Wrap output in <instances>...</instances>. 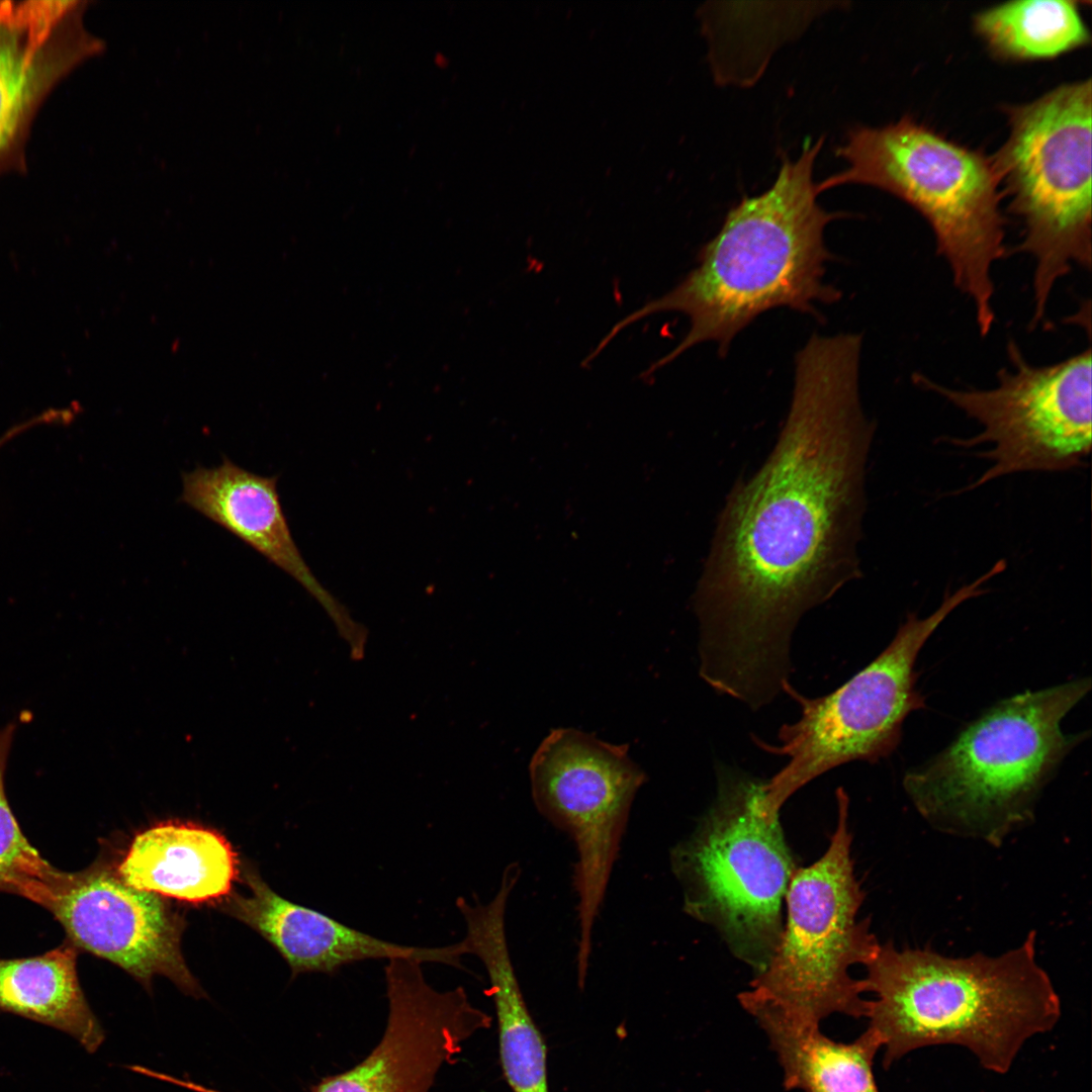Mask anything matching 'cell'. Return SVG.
Returning <instances> with one entry per match:
<instances>
[{
    "mask_svg": "<svg viewBox=\"0 0 1092 1092\" xmlns=\"http://www.w3.org/2000/svg\"><path fill=\"white\" fill-rule=\"evenodd\" d=\"M869 1027L884 1067L935 1044L971 1051L987 1070L1008 1072L1030 1037L1054 1028L1059 995L1036 959V933L997 956L946 957L880 943L864 966Z\"/></svg>",
    "mask_w": 1092,
    "mask_h": 1092,
    "instance_id": "3957f363",
    "label": "cell"
},
{
    "mask_svg": "<svg viewBox=\"0 0 1092 1092\" xmlns=\"http://www.w3.org/2000/svg\"><path fill=\"white\" fill-rule=\"evenodd\" d=\"M860 348L847 333L808 340L771 454L721 513L695 599L699 671L718 694L774 700L801 617L860 574L875 432L859 399Z\"/></svg>",
    "mask_w": 1092,
    "mask_h": 1092,
    "instance_id": "6da1fadb",
    "label": "cell"
},
{
    "mask_svg": "<svg viewBox=\"0 0 1092 1092\" xmlns=\"http://www.w3.org/2000/svg\"><path fill=\"white\" fill-rule=\"evenodd\" d=\"M1080 2L1009 1L980 11L974 27L997 57L1052 59L1089 42Z\"/></svg>",
    "mask_w": 1092,
    "mask_h": 1092,
    "instance_id": "ffe728a7",
    "label": "cell"
},
{
    "mask_svg": "<svg viewBox=\"0 0 1092 1092\" xmlns=\"http://www.w3.org/2000/svg\"><path fill=\"white\" fill-rule=\"evenodd\" d=\"M529 771L536 808L574 844L575 966L579 973H585L593 953L594 926L631 805L646 776L630 758L627 745L611 744L571 728L554 729L544 738Z\"/></svg>",
    "mask_w": 1092,
    "mask_h": 1092,
    "instance_id": "8fae6325",
    "label": "cell"
},
{
    "mask_svg": "<svg viewBox=\"0 0 1092 1092\" xmlns=\"http://www.w3.org/2000/svg\"><path fill=\"white\" fill-rule=\"evenodd\" d=\"M992 578L993 573L986 571L946 593L924 618L909 614L885 650L834 692L808 698L790 681L784 685L783 692L800 707V717L781 727L777 745L754 738L764 751L788 757L763 784L761 806L768 818H779L787 800L822 774L854 760L876 762L895 750L904 720L924 706L915 687L919 651L942 621L963 603L983 595L984 584Z\"/></svg>",
    "mask_w": 1092,
    "mask_h": 1092,
    "instance_id": "9c48e42d",
    "label": "cell"
},
{
    "mask_svg": "<svg viewBox=\"0 0 1092 1092\" xmlns=\"http://www.w3.org/2000/svg\"><path fill=\"white\" fill-rule=\"evenodd\" d=\"M1080 678L1008 698L944 750L904 778L919 814L936 829L997 846L1033 818L1035 801L1079 736L1064 717L1090 690Z\"/></svg>",
    "mask_w": 1092,
    "mask_h": 1092,
    "instance_id": "277c9868",
    "label": "cell"
},
{
    "mask_svg": "<svg viewBox=\"0 0 1092 1092\" xmlns=\"http://www.w3.org/2000/svg\"><path fill=\"white\" fill-rule=\"evenodd\" d=\"M835 155L846 167L817 183L818 193L869 185L920 212L954 285L973 303L980 333L987 335L995 321L992 269L1008 252L991 159L906 115L880 127L850 128Z\"/></svg>",
    "mask_w": 1092,
    "mask_h": 1092,
    "instance_id": "5b68a950",
    "label": "cell"
},
{
    "mask_svg": "<svg viewBox=\"0 0 1092 1092\" xmlns=\"http://www.w3.org/2000/svg\"><path fill=\"white\" fill-rule=\"evenodd\" d=\"M116 871L129 886L191 903L230 894L238 876L236 852L218 832L168 822L134 836Z\"/></svg>",
    "mask_w": 1092,
    "mask_h": 1092,
    "instance_id": "e0dca14e",
    "label": "cell"
},
{
    "mask_svg": "<svg viewBox=\"0 0 1092 1092\" xmlns=\"http://www.w3.org/2000/svg\"><path fill=\"white\" fill-rule=\"evenodd\" d=\"M388 1015L380 1041L356 1066L324 1078L311 1092H429L438 1072L491 1017L463 987L439 991L422 963L395 959L384 968ZM199 1092H220L201 1086Z\"/></svg>",
    "mask_w": 1092,
    "mask_h": 1092,
    "instance_id": "7c38bea8",
    "label": "cell"
},
{
    "mask_svg": "<svg viewBox=\"0 0 1092 1092\" xmlns=\"http://www.w3.org/2000/svg\"><path fill=\"white\" fill-rule=\"evenodd\" d=\"M27 32L0 20V156L51 80L53 63Z\"/></svg>",
    "mask_w": 1092,
    "mask_h": 1092,
    "instance_id": "7402d4cb",
    "label": "cell"
},
{
    "mask_svg": "<svg viewBox=\"0 0 1092 1092\" xmlns=\"http://www.w3.org/2000/svg\"><path fill=\"white\" fill-rule=\"evenodd\" d=\"M77 954L68 940L40 956L0 959V1010L65 1032L93 1054L105 1031L79 983Z\"/></svg>",
    "mask_w": 1092,
    "mask_h": 1092,
    "instance_id": "d6986e66",
    "label": "cell"
},
{
    "mask_svg": "<svg viewBox=\"0 0 1092 1092\" xmlns=\"http://www.w3.org/2000/svg\"><path fill=\"white\" fill-rule=\"evenodd\" d=\"M835 795L837 824L830 843L818 860L794 872L781 939L764 969L738 995L743 1008L767 1006L815 1025L833 1013L867 1017L864 982L849 970L866 966L880 942L869 919L858 918L866 893L853 869L849 799L841 787Z\"/></svg>",
    "mask_w": 1092,
    "mask_h": 1092,
    "instance_id": "ba28073f",
    "label": "cell"
},
{
    "mask_svg": "<svg viewBox=\"0 0 1092 1092\" xmlns=\"http://www.w3.org/2000/svg\"><path fill=\"white\" fill-rule=\"evenodd\" d=\"M823 141L806 145L796 160L783 155L774 184L742 197L727 212L700 250L697 266L671 290L615 324L598 347L604 350L622 330L651 314H686L687 335L644 372L648 376L703 342H716L724 355L734 337L766 310L789 307L816 315V303L839 299V290L823 282L833 257L823 234L830 221L847 214L828 212L817 201L813 168Z\"/></svg>",
    "mask_w": 1092,
    "mask_h": 1092,
    "instance_id": "7a4b0ae2",
    "label": "cell"
},
{
    "mask_svg": "<svg viewBox=\"0 0 1092 1092\" xmlns=\"http://www.w3.org/2000/svg\"><path fill=\"white\" fill-rule=\"evenodd\" d=\"M716 771V798L670 850L671 871L684 911L759 973L781 939L782 904L798 867L780 819L762 811L764 781L724 764Z\"/></svg>",
    "mask_w": 1092,
    "mask_h": 1092,
    "instance_id": "8992f818",
    "label": "cell"
},
{
    "mask_svg": "<svg viewBox=\"0 0 1092 1092\" xmlns=\"http://www.w3.org/2000/svg\"><path fill=\"white\" fill-rule=\"evenodd\" d=\"M1011 368L998 373L988 389H953L915 373L921 388L945 398L981 426L970 438H950L953 446L990 444L980 457L990 466L959 492L1024 472H1062L1084 465L1092 445L1091 349L1061 362L1035 366L1009 341Z\"/></svg>",
    "mask_w": 1092,
    "mask_h": 1092,
    "instance_id": "30bf717a",
    "label": "cell"
},
{
    "mask_svg": "<svg viewBox=\"0 0 1092 1092\" xmlns=\"http://www.w3.org/2000/svg\"><path fill=\"white\" fill-rule=\"evenodd\" d=\"M277 476H263L229 458L182 474L181 502L238 537L300 583L325 610L350 657L365 656L367 628L326 589L305 563L284 515Z\"/></svg>",
    "mask_w": 1092,
    "mask_h": 1092,
    "instance_id": "5bb4252c",
    "label": "cell"
},
{
    "mask_svg": "<svg viewBox=\"0 0 1092 1092\" xmlns=\"http://www.w3.org/2000/svg\"><path fill=\"white\" fill-rule=\"evenodd\" d=\"M16 726L0 727V892L21 896L51 911L71 873L46 860L29 843L9 806L4 778Z\"/></svg>",
    "mask_w": 1092,
    "mask_h": 1092,
    "instance_id": "44dd1931",
    "label": "cell"
},
{
    "mask_svg": "<svg viewBox=\"0 0 1092 1092\" xmlns=\"http://www.w3.org/2000/svg\"><path fill=\"white\" fill-rule=\"evenodd\" d=\"M50 912L75 946L118 966L146 989L160 975L186 995L206 996L183 959L178 914L159 895L126 884L116 869L96 862L71 873Z\"/></svg>",
    "mask_w": 1092,
    "mask_h": 1092,
    "instance_id": "4fadbf2b",
    "label": "cell"
},
{
    "mask_svg": "<svg viewBox=\"0 0 1092 1092\" xmlns=\"http://www.w3.org/2000/svg\"><path fill=\"white\" fill-rule=\"evenodd\" d=\"M1005 112L1009 134L990 159L1022 225L1016 250L1034 261L1035 326L1056 283L1074 267H1091V80Z\"/></svg>",
    "mask_w": 1092,
    "mask_h": 1092,
    "instance_id": "52a82bcc",
    "label": "cell"
},
{
    "mask_svg": "<svg viewBox=\"0 0 1092 1092\" xmlns=\"http://www.w3.org/2000/svg\"><path fill=\"white\" fill-rule=\"evenodd\" d=\"M244 877L248 893L232 895L224 907L273 945L293 977L309 973L332 976L347 965L379 959L463 968L461 959L466 950L462 940L439 947L387 941L283 898L250 870Z\"/></svg>",
    "mask_w": 1092,
    "mask_h": 1092,
    "instance_id": "9a60e30c",
    "label": "cell"
},
{
    "mask_svg": "<svg viewBox=\"0 0 1092 1092\" xmlns=\"http://www.w3.org/2000/svg\"><path fill=\"white\" fill-rule=\"evenodd\" d=\"M744 1009L767 1035L788 1090L880 1092L873 1063L882 1045L870 1028L852 1042H837L825 1036L819 1025L792 1019L770 1007L754 1005Z\"/></svg>",
    "mask_w": 1092,
    "mask_h": 1092,
    "instance_id": "ac0fdd59",
    "label": "cell"
},
{
    "mask_svg": "<svg viewBox=\"0 0 1092 1092\" xmlns=\"http://www.w3.org/2000/svg\"><path fill=\"white\" fill-rule=\"evenodd\" d=\"M510 898L500 888L487 903L460 898L456 906L464 918L467 954L483 965L489 980L504 1076L513 1092H549L547 1049L524 1000L510 953L506 910Z\"/></svg>",
    "mask_w": 1092,
    "mask_h": 1092,
    "instance_id": "2e32d148",
    "label": "cell"
}]
</instances>
